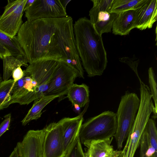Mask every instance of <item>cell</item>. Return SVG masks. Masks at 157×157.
<instances>
[{
	"mask_svg": "<svg viewBox=\"0 0 157 157\" xmlns=\"http://www.w3.org/2000/svg\"><path fill=\"white\" fill-rule=\"evenodd\" d=\"M16 37L28 63L46 60L61 61L84 78L71 17L27 20Z\"/></svg>",
	"mask_w": 157,
	"mask_h": 157,
	"instance_id": "obj_1",
	"label": "cell"
},
{
	"mask_svg": "<svg viewBox=\"0 0 157 157\" xmlns=\"http://www.w3.org/2000/svg\"><path fill=\"white\" fill-rule=\"evenodd\" d=\"M73 29L77 52L88 76L101 75L108 62L101 35L86 17L76 21Z\"/></svg>",
	"mask_w": 157,
	"mask_h": 157,
	"instance_id": "obj_2",
	"label": "cell"
},
{
	"mask_svg": "<svg viewBox=\"0 0 157 157\" xmlns=\"http://www.w3.org/2000/svg\"><path fill=\"white\" fill-rule=\"evenodd\" d=\"M140 90V99L137 113L125 144L119 157H134L151 113H153L155 117H156L157 110L152 102L149 87L147 85H141Z\"/></svg>",
	"mask_w": 157,
	"mask_h": 157,
	"instance_id": "obj_3",
	"label": "cell"
},
{
	"mask_svg": "<svg viewBox=\"0 0 157 157\" xmlns=\"http://www.w3.org/2000/svg\"><path fill=\"white\" fill-rule=\"evenodd\" d=\"M117 126L116 113L110 111H105L82 124L79 138L81 143L85 146L92 141L113 137Z\"/></svg>",
	"mask_w": 157,
	"mask_h": 157,
	"instance_id": "obj_4",
	"label": "cell"
},
{
	"mask_svg": "<svg viewBox=\"0 0 157 157\" xmlns=\"http://www.w3.org/2000/svg\"><path fill=\"white\" fill-rule=\"evenodd\" d=\"M140 103V100L135 93L127 91L121 97L116 113L117 126L114 136L119 150L122 148L132 129Z\"/></svg>",
	"mask_w": 157,
	"mask_h": 157,
	"instance_id": "obj_5",
	"label": "cell"
},
{
	"mask_svg": "<svg viewBox=\"0 0 157 157\" xmlns=\"http://www.w3.org/2000/svg\"><path fill=\"white\" fill-rule=\"evenodd\" d=\"M58 61L46 60L33 62L23 71L25 76H30L36 83V100L45 95Z\"/></svg>",
	"mask_w": 157,
	"mask_h": 157,
	"instance_id": "obj_6",
	"label": "cell"
},
{
	"mask_svg": "<svg viewBox=\"0 0 157 157\" xmlns=\"http://www.w3.org/2000/svg\"><path fill=\"white\" fill-rule=\"evenodd\" d=\"M27 0H8L0 16V30L13 37L16 36L22 24V16Z\"/></svg>",
	"mask_w": 157,
	"mask_h": 157,
	"instance_id": "obj_7",
	"label": "cell"
},
{
	"mask_svg": "<svg viewBox=\"0 0 157 157\" xmlns=\"http://www.w3.org/2000/svg\"><path fill=\"white\" fill-rule=\"evenodd\" d=\"M78 77L77 73L66 63L58 61L45 95L67 94Z\"/></svg>",
	"mask_w": 157,
	"mask_h": 157,
	"instance_id": "obj_8",
	"label": "cell"
},
{
	"mask_svg": "<svg viewBox=\"0 0 157 157\" xmlns=\"http://www.w3.org/2000/svg\"><path fill=\"white\" fill-rule=\"evenodd\" d=\"M67 15L60 0H35L25 11L27 21L61 18Z\"/></svg>",
	"mask_w": 157,
	"mask_h": 157,
	"instance_id": "obj_9",
	"label": "cell"
},
{
	"mask_svg": "<svg viewBox=\"0 0 157 157\" xmlns=\"http://www.w3.org/2000/svg\"><path fill=\"white\" fill-rule=\"evenodd\" d=\"M43 146V157H63L62 119L45 127Z\"/></svg>",
	"mask_w": 157,
	"mask_h": 157,
	"instance_id": "obj_10",
	"label": "cell"
},
{
	"mask_svg": "<svg viewBox=\"0 0 157 157\" xmlns=\"http://www.w3.org/2000/svg\"><path fill=\"white\" fill-rule=\"evenodd\" d=\"M46 128L28 131L22 141L17 143L19 157H43V146Z\"/></svg>",
	"mask_w": 157,
	"mask_h": 157,
	"instance_id": "obj_11",
	"label": "cell"
},
{
	"mask_svg": "<svg viewBox=\"0 0 157 157\" xmlns=\"http://www.w3.org/2000/svg\"><path fill=\"white\" fill-rule=\"evenodd\" d=\"M134 9L137 15L136 28L141 30L151 28L157 20V0H141Z\"/></svg>",
	"mask_w": 157,
	"mask_h": 157,
	"instance_id": "obj_12",
	"label": "cell"
},
{
	"mask_svg": "<svg viewBox=\"0 0 157 157\" xmlns=\"http://www.w3.org/2000/svg\"><path fill=\"white\" fill-rule=\"evenodd\" d=\"M84 109L80 115L73 118L62 119L64 150L65 154L79 137L80 128L83 121Z\"/></svg>",
	"mask_w": 157,
	"mask_h": 157,
	"instance_id": "obj_13",
	"label": "cell"
},
{
	"mask_svg": "<svg viewBox=\"0 0 157 157\" xmlns=\"http://www.w3.org/2000/svg\"><path fill=\"white\" fill-rule=\"evenodd\" d=\"M137 26V15L134 9L118 14L113 24V33L121 36L128 34Z\"/></svg>",
	"mask_w": 157,
	"mask_h": 157,
	"instance_id": "obj_14",
	"label": "cell"
},
{
	"mask_svg": "<svg viewBox=\"0 0 157 157\" xmlns=\"http://www.w3.org/2000/svg\"><path fill=\"white\" fill-rule=\"evenodd\" d=\"M113 139L94 140L86 145L88 157H119L122 150L114 149L111 144Z\"/></svg>",
	"mask_w": 157,
	"mask_h": 157,
	"instance_id": "obj_15",
	"label": "cell"
},
{
	"mask_svg": "<svg viewBox=\"0 0 157 157\" xmlns=\"http://www.w3.org/2000/svg\"><path fill=\"white\" fill-rule=\"evenodd\" d=\"M8 56L17 59H27L16 36L11 37L0 30V59H3Z\"/></svg>",
	"mask_w": 157,
	"mask_h": 157,
	"instance_id": "obj_16",
	"label": "cell"
},
{
	"mask_svg": "<svg viewBox=\"0 0 157 157\" xmlns=\"http://www.w3.org/2000/svg\"><path fill=\"white\" fill-rule=\"evenodd\" d=\"M117 15V13L105 11L89 13L90 20L101 35L104 33L111 32L113 23Z\"/></svg>",
	"mask_w": 157,
	"mask_h": 157,
	"instance_id": "obj_17",
	"label": "cell"
},
{
	"mask_svg": "<svg viewBox=\"0 0 157 157\" xmlns=\"http://www.w3.org/2000/svg\"><path fill=\"white\" fill-rule=\"evenodd\" d=\"M67 97L72 104L82 107L89 101V90L86 85L73 84L68 90Z\"/></svg>",
	"mask_w": 157,
	"mask_h": 157,
	"instance_id": "obj_18",
	"label": "cell"
},
{
	"mask_svg": "<svg viewBox=\"0 0 157 157\" xmlns=\"http://www.w3.org/2000/svg\"><path fill=\"white\" fill-rule=\"evenodd\" d=\"M60 97L59 95H45L34 100L32 107L21 121L22 125L25 126L31 121L39 118L44 108L52 101Z\"/></svg>",
	"mask_w": 157,
	"mask_h": 157,
	"instance_id": "obj_19",
	"label": "cell"
},
{
	"mask_svg": "<svg viewBox=\"0 0 157 157\" xmlns=\"http://www.w3.org/2000/svg\"><path fill=\"white\" fill-rule=\"evenodd\" d=\"M147 147L145 152L147 157H157V130L155 120L149 118L144 130Z\"/></svg>",
	"mask_w": 157,
	"mask_h": 157,
	"instance_id": "obj_20",
	"label": "cell"
},
{
	"mask_svg": "<svg viewBox=\"0 0 157 157\" xmlns=\"http://www.w3.org/2000/svg\"><path fill=\"white\" fill-rule=\"evenodd\" d=\"M3 60V80L4 81L9 80L17 67L21 66L27 67L29 65L27 59H17L11 56H6Z\"/></svg>",
	"mask_w": 157,
	"mask_h": 157,
	"instance_id": "obj_21",
	"label": "cell"
},
{
	"mask_svg": "<svg viewBox=\"0 0 157 157\" xmlns=\"http://www.w3.org/2000/svg\"><path fill=\"white\" fill-rule=\"evenodd\" d=\"M141 0H113L110 13L118 14L134 9Z\"/></svg>",
	"mask_w": 157,
	"mask_h": 157,
	"instance_id": "obj_22",
	"label": "cell"
},
{
	"mask_svg": "<svg viewBox=\"0 0 157 157\" xmlns=\"http://www.w3.org/2000/svg\"><path fill=\"white\" fill-rule=\"evenodd\" d=\"M14 83L13 79H10L0 84V108L10 100Z\"/></svg>",
	"mask_w": 157,
	"mask_h": 157,
	"instance_id": "obj_23",
	"label": "cell"
},
{
	"mask_svg": "<svg viewBox=\"0 0 157 157\" xmlns=\"http://www.w3.org/2000/svg\"><path fill=\"white\" fill-rule=\"evenodd\" d=\"M113 0H91L93 6L89 11L90 13H94L100 11L110 12Z\"/></svg>",
	"mask_w": 157,
	"mask_h": 157,
	"instance_id": "obj_24",
	"label": "cell"
},
{
	"mask_svg": "<svg viewBox=\"0 0 157 157\" xmlns=\"http://www.w3.org/2000/svg\"><path fill=\"white\" fill-rule=\"evenodd\" d=\"M81 144L78 137L63 157H88L87 152L83 151Z\"/></svg>",
	"mask_w": 157,
	"mask_h": 157,
	"instance_id": "obj_25",
	"label": "cell"
},
{
	"mask_svg": "<svg viewBox=\"0 0 157 157\" xmlns=\"http://www.w3.org/2000/svg\"><path fill=\"white\" fill-rule=\"evenodd\" d=\"M148 81L150 85V91L152 98L155 103V107L157 110V81L156 77L152 67H150L148 70Z\"/></svg>",
	"mask_w": 157,
	"mask_h": 157,
	"instance_id": "obj_26",
	"label": "cell"
},
{
	"mask_svg": "<svg viewBox=\"0 0 157 157\" xmlns=\"http://www.w3.org/2000/svg\"><path fill=\"white\" fill-rule=\"evenodd\" d=\"M136 59L130 58L128 57H123L119 59V60L122 62L127 64L135 72L139 81L141 80L139 76L137 71V67L139 62V59L135 60Z\"/></svg>",
	"mask_w": 157,
	"mask_h": 157,
	"instance_id": "obj_27",
	"label": "cell"
},
{
	"mask_svg": "<svg viewBox=\"0 0 157 157\" xmlns=\"http://www.w3.org/2000/svg\"><path fill=\"white\" fill-rule=\"evenodd\" d=\"M4 118V120L0 124V137L9 128L11 119V114L5 115Z\"/></svg>",
	"mask_w": 157,
	"mask_h": 157,
	"instance_id": "obj_28",
	"label": "cell"
},
{
	"mask_svg": "<svg viewBox=\"0 0 157 157\" xmlns=\"http://www.w3.org/2000/svg\"><path fill=\"white\" fill-rule=\"evenodd\" d=\"M140 157H147L145 152L147 148L146 137L145 134L143 133L140 144Z\"/></svg>",
	"mask_w": 157,
	"mask_h": 157,
	"instance_id": "obj_29",
	"label": "cell"
},
{
	"mask_svg": "<svg viewBox=\"0 0 157 157\" xmlns=\"http://www.w3.org/2000/svg\"><path fill=\"white\" fill-rule=\"evenodd\" d=\"M12 76L14 82L25 76L24 71L22 70L21 67H17L14 69L13 72Z\"/></svg>",
	"mask_w": 157,
	"mask_h": 157,
	"instance_id": "obj_30",
	"label": "cell"
},
{
	"mask_svg": "<svg viewBox=\"0 0 157 157\" xmlns=\"http://www.w3.org/2000/svg\"><path fill=\"white\" fill-rule=\"evenodd\" d=\"M35 0H27L24 7V12L26 10L29 8L32 5Z\"/></svg>",
	"mask_w": 157,
	"mask_h": 157,
	"instance_id": "obj_31",
	"label": "cell"
},
{
	"mask_svg": "<svg viewBox=\"0 0 157 157\" xmlns=\"http://www.w3.org/2000/svg\"><path fill=\"white\" fill-rule=\"evenodd\" d=\"M9 157H19L16 147L14 148Z\"/></svg>",
	"mask_w": 157,
	"mask_h": 157,
	"instance_id": "obj_32",
	"label": "cell"
},
{
	"mask_svg": "<svg viewBox=\"0 0 157 157\" xmlns=\"http://www.w3.org/2000/svg\"><path fill=\"white\" fill-rule=\"evenodd\" d=\"M71 1V0H60L63 6L66 10L67 5Z\"/></svg>",
	"mask_w": 157,
	"mask_h": 157,
	"instance_id": "obj_33",
	"label": "cell"
},
{
	"mask_svg": "<svg viewBox=\"0 0 157 157\" xmlns=\"http://www.w3.org/2000/svg\"><path fill=\"white\" fill-rule=\"evenodd\" d=\"M0 118H1V117H0Z\"/></svg>",
	"mask_w": 157,
	"mask_h": 157,
	"instance_id": "obj_34",
	"label": "cell"
}]
</instances>
